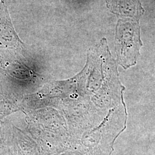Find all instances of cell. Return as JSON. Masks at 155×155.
Masks as SVG:
<instances>
[{
	"label": "cell",
	"mask_w": 155,
	"mask_h": 155,
	"mask_svg": "<svg viewBox=\"0 0 155 155\" xmlns=\"http://www.w3.org/2000/svg\"><path fill=\"white\" fill-rule=\"evenodd\" d=\"M1 39L11 41H20L12 24L5 0H1L0 2V40Z\"/></svg>",
	"instance_id": "cell-1"
}]
</instances>
